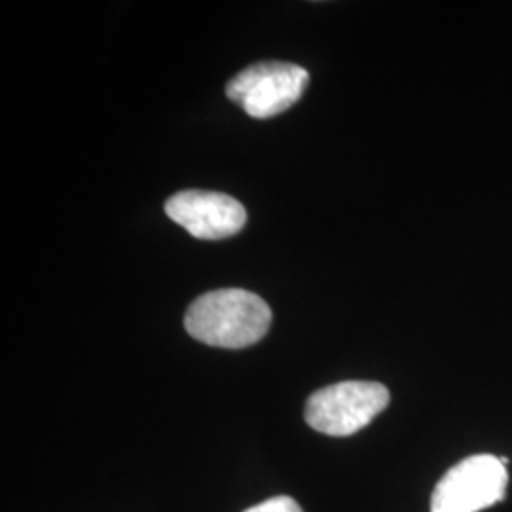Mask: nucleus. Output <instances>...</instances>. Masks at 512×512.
Segmentation results:
<instances>
[{
    "label": "nucleus",
    "mask_w": 512,
    "mask_h": 512,
    "mask_svg": "<svg viewBox=\"0 0 512 512\" xmlns=\"http://www.w3.org/2000/svg\"><path fill=\"white\" fill-rule=\"evenodd\" d=\"M389 404L378 382H340L315 391L306 403V423L329 437H349L365 429Z\"/></svg>",
    "instance_id": "f03ea898"
},
{
    "label": "nucleus",
    "mask_w": 512,
    "mask_h": 512,
    "mask_svg": "<svg viewBox=\"0 0 512 512\" xmlns=\"http://www.w3.org/2000/svg\"><path fill=\"white\" fill-rule=\"evenodd\" d=\"M245 512H302V509L293 497L279 495V497H272V499H268L260 505H255V507H251Z\"/></svg>",
    "instance_id": "423d86ee"
},
{
    "label": "nucleus",
    "mask_w": 512,
    "mask_h": 512,
    "mask_svg": "<svg viewBox=\"0 0 512 512\" xmlns=\"http://www.w3.org/2000/svg\"><path fill=\"white\" fill-rule=\"evenodd\" d=\"M270 325V306L243 289L202 294L184 315L186 332L213 348H249L268 334Z\"/></svg>",
    "instance_id": "f257e3e1"
},
{
    "label": "nucleus",
    "mask_w": 512,
    "mask_h": 512,
    "mask_svg": "<svg viewBox=\"0 0 512 512\" xmlns=\"http://www.w3.org/2000/svg\"><path fill=\"white\" fill-rule=\"evenodd\" d=\"M167 217L198 239L236 236L247 222L245 207L228 194L184 190L165 203Z\"/></svg>",
    "instance_id": "39448f33"
},
{
    "label": "nucleus",
    "mask_w": 512,
    "mask_h": 512,
    "mask_svg": "<svg viewBox=\"0 0 512 512\" xmlns=\"http://www.w3.org/2000/svg\"><path fill=\"white\" fill-rule=\"evenodd\" d=\"M310 82L304 67L264 61L247 67L226 86V95L253 118H272L291 109Z\"/></svg>",
    "instance_id": "20e7f679"
},
{
    "label": "nucleus",
    "mask_w": 512,
    "mask_h": 512,
    "mask_svg": "<svg viewBox=\"0 0 512 512\" xmlns=\"http://www.w3.org/2000/svg\"><path fill=\"white\" fill-rule=\"evenodd\" d=\"M507 458L478 454L459 461L440 478L431 495V512H480L503 501Z\"/></svg>",
    "instance_id": "7ed1b4c3"
}]
</instances>
